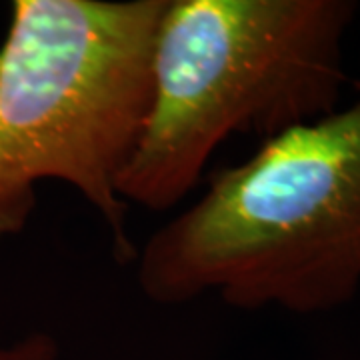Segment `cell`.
<instances>
[{
    "label": "cell",
    "instance_id": "cell-1",
    "mask_svg": "<svg viewBox=\"0 0 360 360\" xmlns=\"http://www.w3.org/2000/svg\"><path fill=\"white\" fill-rule=\"evenodd\" d=\"M139 284L158 304L217 295L234 309L314 314L360 288V96L217 172L146 240Z\"/></svg>",
    "mask_w": 360,
    "mask_h": 360
},
{
    "label": "cell",
    "instance_id": "cell-2",
    "mask_svg": "<svg viewBox=\"0 0 360 360\" xmlns=\"http://www.w3.org/2000/svg\"><path fill=\"white\" fill-rule=\"evenodd\" d=\"M354 14L350 0H167L122 202L168 210L222 142H264L336 110Z\"/></svg>",
    "mask_w": 360,
    "mask_h": 360
},
{
    "label": "cell",
    "instance_id": "cell-3",
    "mask_svg": "<svg viewBox=\"0 0 360 360\" xmlns=\"http://www.w3.org/2000/svg\"><path fill=\"white\" fill-rule=\"evenodd\" d=\"M167 0H16L0 46V240L44 180L72 186L129 257L118 176L150 101Z\"/></svg>",
    "mask_w": 360,
    "mask_h": 360
},
{
    "label": "cell",
    "instance_id": "cell-4",
    "mask_svg": "<svg viewBox=\"0 0 360 360\" xmlns=\"http://www.w3.org/2000/svg\"><path fill=\"white\" fill-rule=\"evenodd\" d=\"M58 347L54 338L44 333L28 335L22 340L0 347V360H56Z\"/></svg>",
    "mask_w": 360,
    "mask_h": 360
}]
</instances>
